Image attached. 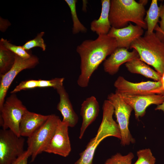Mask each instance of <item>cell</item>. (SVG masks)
<instances>
[{
    "instance_id": "1",
    "label": "cell",
    "mask_w": 164,
    "mask_h": 164,
    "mask_svg": "<svg viewBox=\"0 0 164 164\" xmlns=\"http://www.w3.org/2000/svg\"><path fill=\"white\" fill-rule=\"evenodd\" d=\"M117 48L115 39L108 34L99 35L95 40H85L78 46L76 51L80 58L78 85L82 88L87 87L93 73Z\"/></svg>"
},
{
    "instance_id": "2",
    "label": "cell",
    "mask_w": 164,
    "mask_h": 164,
    "mask_svg": "<svg viewBox=\"0 0 164 164\" xmlns=\"http://www.w3.org/2000/svg\"><path fill=\"white\" fill-rule=\"evenodd\" d=\"M146 13L144 6L134 0H110L109 19L111 27L124 28L132 22L147 29L144 20Z\"/></svg>"
},
{
    "instance_id": "3",
    "label": "cell",
    "mask_w": 164,
    "mask_h": 164,
    "mask_svg": "<svg viewBox=\"0 0 164 164\" xmlns=\"http://www.w3.org/2000/svg\"><path fill=\"white\" fill-rule=\"evenodd\" d=\"M130 48L138 52L139 59L153 67L161 76L164 72V42L153 32H145L135 40Z\"/></svg>"
},
{
    "instance_id": "4",
    "label": "cell",
    "mask_w": 164,
    "mask_h": 164,
    "mask_svg": "<svg viewBox=\"0 0 164 164\" xmlns=\"http://www.w3.org/2000/svg\"><path fill=\"white\" fill-rule=\"evenodd\" d=\"M61 119L55 114L50 115L46 121L30 136L27 141V150L33 162L39 154L44 152L53 136Z\"/></svg>"
},
{
    "instance_id": "5",
    "label": "cell",
    "mask_w": 164,
    "mask_h": 164,
    "mask_svg": "<svg viewBox=\"0 0 164 164\" xmlns=\"http://www.w3.org/2000/svg\"><path fill=\"white\" fill-rule=\"evenodd\" d=\"M15 94H12L0 109V125L3 129H9L19 136V126L22 117L27 111Z\"/></svg>"
},
{
    "instance_id": "6",
    "label": "cell",
    "mask_w": 164,
    "mask_h": 164,
    "mask_svg": "<svg viewBox=\"0 0 164 164\" xmlns=\"http://www.w3.org/2000/svg\"><path fill=\"white\" fill-rule=\"evenodd\" d=\"M107 99L111 102L114 108L121 135V144L125 146L135 143V139L131 135L129 128L130 117L133 108L115 92L109 94Z\"/></svg>"
},
{
    "instance_id": "7",
    "label": "cell",
    "mask_w": 164,
    "mask_h": 164,
    "mask_svg": "<svg viewBox=\"0 0 164 164\" xmlns=\"http://www.w3.org/2000/svg\"><path fill=\"white\" fill-rule=\"evenodd\" d=\"M25 139L9 129L0 130V164H13L25 152Z\"/></svg>"
},
{
    "instance_id": "8",
    "label": "cell",
    "mask_w": 164,
    "mask_h": 164,
    "mask_svg": "<svg viewBox=\"0 0 164 164\" xmlns=\"http://www.w3.org/2000/svg\"><path fill=\"white\" fill-rule=\"evenodd\" d=\"M114 86L116 89L115 92L118 94L140 95L160 94L162 84L160 80L132 83L127 80L123 77L119 76L114 82Z\"/></svg>"
},
{
    "instance_id": "9",
    "label": "cell",
    "mask_w": 164,
    "mask_h": 164,
    "mask_svg": "<svg viewBox=\"0 0 164 164\" xmlns=\"http://www.w3.org/2000/svg\"><path fill=\"white\" fill-rule=\"evenodd\" d=\"M39 63V59L36 56L32 55L29 58L24 59L15 55V61L12 67L4 75L0 76V109L4 103L8 90L16 76L22 71L32 68Z\"/></svg>"
},
{
    "instance_id": "10",
    "label": "cell",
    "mask_w": 164,
    "mask_h": 164,
    "mask_svg": "<svg viewBox=\"0 0 164 164\" xmlns=\"http://www.w3.org/2000/svg\"><path fill=\"white\" fill-rule=\"evenodd\" d=\"M67 123L60 121L54 134L44 152L53 153L63 157L67 156L71 148L68 134Z\"/></svg>"
},
{
    "instance_id": "11",
    "label": "cell",
    "mask_w": 164,
    "mask_h": 164,
    "mask_svg": "<svg viewBox=\"0 0 164 164\" xmlns=\"http://www.w3.org/2000/svg\"><path fill=\"white\" fill-rule=\"evenodd\" d=\"M102 119L95 137L103 140L109 136H113L121 139V135L118 125L114 120V107L108 100H105L102 106Z\"/></svg>"
},
{
    "instance_id": "12",
    "label": "cell",
    "mask_w": 164,
    "mask_h": 164,
    "mask_svg": "<svg viewBox=\"0 0 164 164\" xmlns=\"http://www.w3.org/2000/svg\"><path fill=\"white\" fill-rule=\"evenodd\" d=\"M119 94L134 110L136 119L144 116L147 108L150 105H158L162 104L164 101V96L162 94L140 95Z\"/></svg>"
},
{
    "instance_id": "13",
    "label": "cell",
    "mask_w": 164,
    "mask_h": 164,
    "mask_svg": "<svg viewBox=\"0 0 164 164\" xmlns=\"http://www.w3.org/2000/svg\"><path fill=\"white\" fill-rule=\"evenodd\" d=\"M143 33L142 28L130 22L124 28L117 29L111 27L108 35L115 39L118 48L128 49L131 44L142 36Z\"/></svg>"
},
{
    "instance_id": "14",
    "label": "cell",
    "mask_w": 164,
    "mask_h": 164,
    "mask_svg": "<svg viewBox=\"0 0 164 164\" xmlns=\"http://www.w3.org/2000/svg\"><path fill=\"white\" fill-rule=\"evenodd\" d=\"M138 57V53L134 49L129 51L125 48H117L104 61V70L109 74L114 75L118 72L120 66L123 64Z\"/></svg>"
},
{
    "instance_id": "15",
    "label": "cell",
    "mask_w": 164,
    "mask_h": 164,
    "mask_svg": "<svg viewBox=\"0 0 164 164\" xmlns=\"http://www.w3.org/2000/svg\"><path fill=\"white\" fill-rule=\"evenodd\" d=\"M100 111L99 104L94 96L88 97L81 105L80 114L82 121L80 128L79 138H82L88 127L96 119Z\"/></svg>"
},
{
    "instance_id": "16",
    "label": "cell",
    "mask_w": 164,
    "mask_h": 164,
    "mask_svg": "<svg viewBox=\"0 0 164 164\" xmlns=\"http://www.w3.org/2000/svg\"><path fill=\"white\" fill-rule=\"evenodd\" d=\"M56 90L60 97L57 109L60 112L63 117L62 121L67 123L69 127H73L78 122V117L73 109L68 94L63 86L58 87Z\"/></svg>"
},
{
    "instance_id": "17",
    "label": "cell",
    "mask_w": 164,
    "mask_h": 164,
    "mask_svg": "<svg viewBox=\"0 0 164 164\" xmlns=\"http://www.w3.org/2000/svg\"><path fill=\"white\" fill-rule=\"evenodd\" d=\"M49 116L27 110L23 115L20 123V136L27 137L30 136L46 121Z\"/></svg>"
},
{
    "instance_id": "18",
    "label": "cell",
    "mask_w": 164,
    "mask_h": 164,
    "mask_svg": "<svg viewBox=\"0 0 164 164\" xmlns=\"http://www.w3.org/2000/svg\"><path fill=\"white\" fill-rule=\"evenodd\" d=\"M102 8L100 15L97 19L91 23L90 29L98 36L107 35L111 28L109 19L110 0H101Z\"/></svg>"
},
{
    "instance_id": "19",
    "label": "cell",
    "mask_w": 164,
    "mask_h": 164,
    "mask_svg": "<svg viewBox=\"0 0 164 164\" xmlns=\"http://www.w3.org/2000/svg\"><path fill=\"white\" fill-rule=\"evenodd\" d=\"M125 65L128 70L131 73L140 74L156 81L161 80L162 76L141 60L139 57L127 62Z\"/></svg>"
},
{
    "instance_id": "20",
    "label": "cell",
    "mask_w": 164,
    "mask_h": 164,
    "mask_svg": "<svg viewBox=\"0 0 164 164\" xmlns=\"http://www.w3.org/2000/svg\"><path fill=\"white\" fill-rule=\"evenodd\" d=\"M157 2V0H152L148 10L146 12L144 20L147 26V30L146 32L148 34L154 32L156 26L159 22L160 8Z\"/></svg>"
},
{
    "instance_id": "21",
    "label": "cell",
    "mask_w": 164,
    "mask_h": 164,
    "mask_svg": "<svg viewBox=\"0 0 164 164\" xmlns=\"http://www.w3.org/2000/svg\"><path fill=\"white\" fill-rule=\"evenodd\" d=\"M16 55L0 44V76L4 75L12 67Z\"/></svg>"
},
{
    "instance_id": "22",
    "label": "cell",
    "mask_w": 164,
    "mask_h": 164,
    "mask_svg": "<svg viewBox=\"0 0 164 164\" xmlns=\"http://www.w3.org/2000/svg\"><path fill=\"white\" fill-rule=\"evenodd\" d=\"M69 7L71 12V17L73 22L72 32L73 34H76L81 32L86 33L87 29L80 22L78 17L76 9L77 0H65Z\"/></svg>"
},
{
    "instance_id": "23",
    "label": "cell",
    "mask_w": 164,
    "mask_h": 164,
    "mask_svg": "<svg viewBox=\"0 0 164 164\" xmlns=\"http://www.w3.org/2000/svg\"><path fill=\"white\" fill-rule=\"evenodd\" d=\"M0 44L5 48L10 50L16 55L24 59H28L31 56L28 51L26 50L22 46H18L10 43L6 39L2 38L0 41Z\"/></svg>"
},
{
    "instance_id": "24",
    "label": "cell",
    "mask_w": 164,
    "mask_h": 164,
    "mask_svg": "<svg viewBox=\"0 0 164 164\" xmlns=\"http://www.w3.org/2000/svg\"><path fill=\"white\" fill-rule=\"evenodd\" d=\"M137 155L138 157L137 160L132 164H155V163L156 159L149 148L138 151Z\"/></svg>"
},
{
    "instance_id": "25",
    "label": "cell",
    "mask_w": 164,
    "mask_h": 164,
    "mask_svg": "<svg viewBox=\"0 0 164 164\" xmlns=\"http://www.w3.org/2000/svg\"><path fill=\"white\" fill-rule=\"evenodd\" d=\"M134 157V154L132 152H130L125 155L117 153L107 159L104 164H132V160Z\"/></svg>"
},
{
    "instance_id": "26",
    "label": "cell",
    "mask_w": 164,
    "mask_h": 164,
    "mask_svg": "<svg viewBox=\"0 0 164 164\" xmlns=\"http://www.w3.org/2000/svg\"><path fill=\"white\" fill-rule=\"evenodd\" d=\"M44 33L43 32L39 33L34 39L27 41L22 46L27 51L35 47H39L43 51H45L46 45L43 38Z\"/></svg>"
},
{
    "instance_id": "27",
    "label": "cell",
    "mask_w": 164,
    "mask_h": 164,
    "mask_svg": "<svg viewBox=\"0 0 164 164\" xmlns=\"http://www.w3.org/2000/svg\"><path fill=\"white\" fill-rule=\"evenodd\" d=\"M64 78H55L50 80H38V87H52L56 89L58 87L63 86Z\"/></svg>"
},
{
    "instance_id": "28",
    "label": "cell",
    "mask_w": 164,
    "mask_h": 164,
    "mask_svg": "<svg viewBox=\"0 0 164 164\" xmlns=\"http://www.w3.org/2000/svg\"><path fill=\"white\" fill-rule=\"evenodd\" d=\"M38 80H30L22 81L11 92V94H15L22 90L32 89L38 87Z\"/></svg>"
},
{
    "instance_id": "29",
    "label": "cell",
    "mask_w": 164,
    "mask_h": 164,
    "mask_svg": "<svg viewBox=\"0 0 164 164\" xmlns=\"http://www.w3.org/2000/svg\"><path fill=\"white\" fill-rule=\"evenodd\" d=\"M31 155L26 150L20 156L13 164H27L28 159Z\"/></svg>"
},
{
    "instance_id": "30",
    "label": "cell",
    "mask_w": 164,
    "mask_h": 164,
    "mask_svg": "<svg viewBox=\"0 0 164 164\" xmlns=\"http://www.w3.org/2000/svg\"><path fill=\"white\" fill-rule=\"evenodd\" d=\"M159 7L161 20L159 22L160 24L159 26L161 31L164 32V3L163 4H161Z\"/></svg>"
},
{
    "instance_id": "31",
    "label": "cell",
    "mask_w": 164,
    "mask_h": 164,
    "mask_svg": "<svg viewBox=\"0 0 164 164\" xmlns=\"http://www.w3.org/2000/svg\"><path fill=\"white\" fill-rule=\"evenodd\" d=\"M154 30L156 31L155 33L156 35L160 39L164 41V32L161 31L158 24L156 26Z\"/></svg>"
},
{
    "instance_id": "32",
    "label": "cell",
    "mask_w": 164,
    "mask_h": 164,
    "mask_svg": "<svg viewBox=\"0 0 164 164\" xmlns=\"http://www.w3.org/2000/svg\"><path fill=\"white\" fill-rule=\"evenodd\" d=\"M160 81L162 84V86L160 89V94L163 95L164 93V72L162 76Z\"/></svg>"
},
{
    "instance_id": "33",
    "label": "cell",
    "mask_w": 164,
    "mask_h": 164,
    "mask_svg": "<svg viewBox=\"0 0 164 164\" xmlns=\"http://www.w3.org/2000/svg\"><path fill=\"white\" fill-rule=\"evenodd\" d=\"M164 96V93L163 94ZM155 110H161L164 111V101L163 103L159 105H157L155 108Z\"/></svg>"
},
{
    "instance_id": "34",
    "label": "cell",
    "mask_w": 164,
    "mask_h": 164,
    "mask_svg": "<svg viewBox=\"0 0 164 164\" xmlns=\"http://www.w3.org/2000/svg\"><path fill=\"white\" fill-rule=\"evenodd\" d=\"M148 2L147 0H141L139 1L138 2L145 6L147 4Z\"/></svg>"
}]
</instances>
